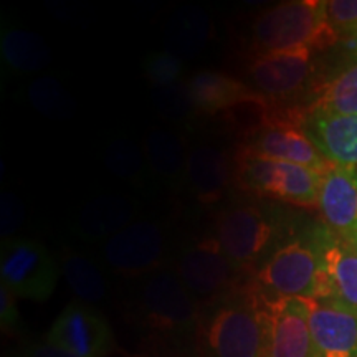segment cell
<instances>
[{
  "label": "cell",
  "instance_id": "11",
  "mask_svg": "<svg viewBox=\"0 0 357 357\" xmlns=\"http://www.w3.org/2000/svg\"><path fill=\"white\" fill-rule=\"evenodd\" d=\"M312 73V48L258 55L248 68L252 88L265 100L296 95Z\"/></svg>",
  "mask_w": 357,
  "mask_h": 357
},
{
  "label": "cell",
  "instance_id": "20",
  "mask_svg": "<svg viewBox=\"0 0 357 357\" xmlns=\"http://www.w3.org/2000/svg\"><path fill=\"white\" fill-rule=\"evenodd\" d=\"M197 113H220L247 102H265V98L240 79L217 71H199L185 79Z\"/></svg>",
  "mask_w": 357,
  "mask_h": 357
},
{
  "label": "cell",
  "instance_id": "23",
  "mask_svg": "<svg viewBox=\"0 0 357 357\" xmlns=\"http://www.w3.org/2000/svg\"><path fill=\"white\" fill-rule=\"evenodd\" d=\"M211 37V19L197 7H185L176 12L166 26V50L177 56L197 53Z\"/></svg>",
  "mask_w": 357,
  "mask_h": 357
},
{
  "label": "cell",
  "instance_id": "5",
  "mask_svg": "<svg viewBox=\"0 0 357 357\" xmlns=\"http://www.w3.org/2000/svg\"><path fill=\"white\" fill-rule=\"evenodd\" d=\"M235 177L243 189L257 195L294 205H318L323 172L242 147L235 159Z\"/></svg>",
  "mask_w": 357,
  "mask_h": 357
},
{
  "label": "cell",
  "instance_id": "29",
  "mask_svg": "<svg viewBox=\"0 0 357 357\" xmlns=\"http://www.w3.org/2000/svg\"><path fill=\"white\" fill-rule=\"evenodd\" d=\"M153 102L160 114L166 116L167 119H172V121L185 119L192 113H197L185 82L166 88H155L153 91Z\"/></svg>",
  "mask_w": 357,
  "mask_h": 357
},
{
  "label": "cell",
  "instance_id": "33",
  "mask_svg": "<svg viewBox=\"0 0 357 357\" xmlns=\"http://www.w3.org/2000/svg\"><path fill=\"white\" fill-rule=\"evenodd\" d=\"M19 357H75L68 354V352L60 349V347L50 344L45 339L40 342H32V344L25 346L24 349L19 352Z\"/></svg>",
  "mask_w": 357,
  "mask_h": 357
},
{
  "label": "cell",
  "instance_id": "31",
  "mask_svg": "<svg viewBox=\"0 0 357 357\" xmlns=\"http://www.w3.org/2000/svg\"><path fill=\"white\" fill-rule=\"evenodd\" d=\"M25 212L20 199L12 192H2L0 197V231L3 240L13 238V234L19 230L24 222Z\"/></svg>",
  "mask_w": 357,
  "mask_h": 357
},
{
  "label": "cell",
  "instance_id": "32",
  "mask_svg": "<svg viewBox=\"0 0 357 357\" xmlns=\"http://www.w3.org/2000/svg\"><path fill=\"white\" fill-rule=\"evenodd\" d=\"M0 323L6 333L20 328V312L17 307V296L7 287H0Z\"/></svg>",
  "mask_w": 357,
  "mask_h": 357
},
{
  "label": "cell",
  "instance_id": "24",
  "mask_svg": "<svg viewBox=\"0 0 357 357\" xmlns=\"http://www.w3.org/2000/svg\"><path fill=\"white\" fill-rule=\"evenodd\" d=\"M60 268L65 281L79 303L93 306L105 300L108 293L105 276L89 258L70 253L61 260Z\"/></svg>",
  "mask_w": 357,
  "mask_h": 357
},
{
  "label": "cell",
  "instance_id": "17",
  "mask_svg": "<svg viewBox=\"0 0 357 357\" xmlns=\"http://www.w3.org/2000/svg\"><path fill=\"white\" fill-rule=\"evenodd\" d=\"M319 245L329 298L357 312V250L328 227L312 230Z\"/></svg>",
  "mask_w": 357,
  "mask_h": 357
},
{
  "label": "cell",
  "instance_id": "28",
  "mask_svg": "<svg viewBox=\"0 0 357 357\" xmlns=\"http://www.w3.org/2000/svg\"><path fill=\"white\" fill-rule=\"evenodd\" d=\"M144 73L154 88H166L181 83L184 60L169 50H155L144 58Z\"/></svg>",
  "mask_w": 357,
  "mask_h": 357
},
{
  "label": "cell",
  "instance_id": "19",
  "mask_svg": "<svg viewBox=\"0 0 357 357\" xmlns=\"http://www.w3.org/2000/svg\"><path fill=\"white\" fill-rule=\"evenodd\" d=\"M231 182V162L225 151L212 144H195L187 154L185 184L204 205L217 204Z\"/></svg>",
  "mask_w": 357,
  "mask_h": 357
},
{
  "label": "cell",
  "instance_id": "13",
  "mask_svg": "<svg viewBox=\"0 0 357 357\" xmlns=\"http://www.w3.org/2000/svg\"><path fill=\"white\" fill-rule=\"evenodd\" d=\"M266 357H312V341L305 300H266Z\"/></svg>",
  "mask_w": 357,
  "mask_h": 357
},
{
  "label": "cell",
  "instance_id": "18",
  "mask_svg": "<svg viewBox=\"0 0 357 357\" xmlns=\"http://www.w3.org/2000/svg\"><path fill=\"white\" fill-rule=\"evenodd\" d=\"M136 213V200L116 192H105L82 205L75 218V231L88 242H106L118 231L131 225Z\"/></svg>",
  "mask_w": 357,
  "mask_h": 357
},
{
  "label": "cell",
  "instance_id": "7",
  "mask_svg": "<svg viewBox=\"0 0 357 357\" xmlns=\"http://www.w3.org/2000/svg\"><path fill=\"white\" fill-rule=\"evenodd\" d=\"M243 268L227 257L215 236L200 240L182 252L177 261V276L202 306L234 294Z\"/></svg>",
  "mask_w": 357,
  "mask_h": 357
},
{
  "label": "cell",
  "instance_id": "4",
  "mask_svg": "<svg viewBox=\"0 0 357 357\" xmlns=\"http://www.w3.org/2000/svg\"><path fill=\"white\" fill-rule=\"evenodd\" d=\"M141 324L166 339L197 336L200 305L176 271L158 270L147 275L137 293Z\"/></svg>",
  "mask_w": 357,
  "mask_h": 357
},
{
  "label": "cell",
  "instance_id": "30",
  "mask_svg": "<svg viewBox=\"0 0 357 357\" xmlns=\"http://www.w3.org/2000/svg\"><path fill=\"white\" fill-rule=\"evenodd\" d=\"M324 7L329 25L336 33L347 37L357 29V0H328Z\"/></svg>",
  "mask_w": 357,
  "mask_h": 357
},
{
  "label": "cell",
  "instance_id": "25",
  "mask_svg": "<svg viewBox=\"0 0 357 357\" xmlns=\"http://www.w3.org/2000/svg\"><path fill=\"white\" fill-rule=\"evenodd\" d=\"M105 166L116 178L139 185L147 176V162L142 146L128 136H114L106 142Z\"/></svg>",
  "mask_w": 357,
  "mask_h": 357
},
{
  "label": "cell",
  "instance_id": "2",
  "mask_svg": "<svg viewBox=\"0 0 357 357\" xmlns=\"http://www.w3.org/2000/svg\"><path fill=\"white\" fill-rule=\"evenodd\" d=\"M324 2L289 0L258 13L252 24V48L258 55L296 48H323L336 42Z\"/></svg>",
  "mask_w": 357,
  "mask_h": 357
},
{
  "label": "cell",
  "instance_id": "36",
  "mask_svg": "<svg viewBox=\"0 0 357 357\" xmlns=\"http://www.w3.org/2000/svg\"><path fill=\"white\" fill-rule=\"evenodd\" d=\"M347 243H349V245H352V247H354V248L357 250V236H356V238H352V240H351V242H347Z\"/></svg>",
  "mask_w": 357,
  "mask_h": 357
},
{
  "label": "cell",
  "instance_id": "27",
  "mask_svg": "<svg viewBox=\"0 0 357 357\" xmlns=\"http://www.w3.org/2000/svg\"><path fill=\"white\" fill-rule=\"evenodd\" d=\"M29 100L33 108L52 119L70 118L75 111V101L70 93L55 78L42 77L30 83Z\"/></svg>",
  "mask_w": 357,
  "mask_h": 357
},
{
  "label": "cell",
  "instance_id": "16",
  "mask_svg": "<svg viewBox=\"0 0 357 357\" xmlns=\"http://www.w3.org/2000/svg\"><path fill=\"white\" fill-rule=\"evenodd\" d=\"M318 208L326 227L351 242L357 236V169L331 166L321 178Z\"/></svg>",
  "mask_w": 357,
  "mask_h": 357
},
{
  "label": "cell",
  "instance_id": "34",
  "mask_svg": "<svg viewBox=\"0 0 357 357\" xmlns=\"http://www.w3.org/2000/svg\"><path fill=\"white\" fill-rule=\"evenodd\" d=\"M346 47L349 48V50L354 53V56L357 58V29L352 30V32L347 35V42H346Z\"/></svg>",
  "mask_w": 357,
  "mask_h": 357
},
{
  "label": "cell",
  "instance_id": "3",
  "mask_svg": "<svg viewBox=\"0 0 357 357\" xmlns=\"http://www.w3.org/2000/svg\"><path fill=\"white\" fill-rule=\"evenodd\" d=\"M257 291L266 300L329 298L319 245L314 234L288 242L258 268Z\"/></svg>",
  "mask_w": 357,
  "mask_h": 357
},
{
  "label": "cell",
  "instance_id": "10",
  "mask_svg": "<svg viewBox=\"0 0 357 357\" xmlns=\"http://www.w3.org/2000/svg\"><path fill=\"white\" fill-rule=\"evenodd\" d=\"M45 339L75 357H106L116 344L108 319L79 301L70 303L60 312Z\"/></svg>",
  "mask_w": 357,
  "mask_h": 357
},
{
  "label": "cell",
  "instance_id": "14",
  "mask_svg": "<svg viewBox=\"0 0 357 357\" xmlns=\"http://www.w3.org/2000/svg\"><path fill=\"white\" fill-rule=\"evenodd\" d=\"M301 129L331 166L357 169V114L310 108Z\"/></svg>",
  "mask_w": 357,
  "mask_h": 357
},
{
  "label": "cell",
  "instance_id": "9",
  "mask_svg": "<svg viewBox=\"0 0 357 357\" xmlns=\"http://www.w3.org/2000/svg\"><path fill=\"white\" fill-rule=\"evenodd\" d=\"M166 235L153 220H134L102 243V261L119 275L141 276L160 270L166 257Z\"/></svg>",
  "mask_w": 357,
  "mask_h": 357
},
{
  "label": "cell",
  "instance_id": "8",
  "mask_svg": "<svg viewBox=\"0 0 357 357\" xmlns=\"http://www.w3.org/2000/svg\"><path fill=\"white\" fill-rule=\"evenodd\" d=\"M276 234V225L261 207L236 204L220 213L215 240L235 265L248 268L260 260Z\"/></svg>",
  "mask_w": 357,
  "mask_h": 357
},
{
  "label": "cell",
  "instance_id": "12",
  "mask_svg": "<svg viewBox=\"0 0 357 357\" xmlns=\"http://www.w3.org/2000/svg\"><path fill=\"white\" fill-rule=\"evenodd\" d=\"M305 301L312 357H357V312L333 298Z\"/></svg>",
  "mask_w": 357,
  "mask_h": 357
},
{
  "label": "cell",
  "instance_id": "26",
  "mask_svg": "<svg viewBox=\"0 0 357 357\" xmlns=\"http://www.w3.org/2000/svg\"><path fill=\"white\" fill-rule=\"evenodd\" d=\"M311 108L337 114H357V61L319 88Z\"/></svg>",
  "mask_w": 357,
  "mask_h": 357
},
{
  "label": "cell",
  "instance_id": "21",
  "mask_svg": "<svg viewBox=\"0 0 357 357\" xmlns=\"http://www.w3.org/2000/svg\"><path fill=\"white\" fill-rule=\"evenodd\" d=\"M149 171L171 189L185 184L187 154L184 142L176 132L164 128H153L142 141Z\"/></svg>",
  "mask_w": 357,
  "mask_h": 357
},
{
  "label": "cell",
  "instance_id": "35",
  "mask_svg": "<svg viewBox=\"0 0 357 357\" xmlns=\"http://www.w3.org/2000/svg\"><path fill=\"white\" fill-rule=\"evenodd\" d=\"M159 357H204L199 351L195 352H176V354H166V356H159Z\"/></svg>",
  "mask_w": 357,
  "mask_h": 357
},
{
  "label": "cell",
  "instance_id": "1",
  "mask_svg": "<svg viewBox=\"0 0 357 357\" xmlns=\"http://www.w3.org/2000/svg\"><path fill=\"white\" fill-rule=\"evenodd\" d=\"M195 341L204 357H266L265 298L252 289L200 307Z\"/></svg>",
  "mask_w": 357,
  "mask_h": 357
},
{
  "label": "cell",
  "instance_id": "22",
  "mask_svg": "<svg viewBox=\"0 0 357 357\" xmlns=\"http://www.w3.org/2000/svg\"><path fill=\"white\" fill-rule=\"evenodd\" d=\"M0 53L3 61L19 73H37L52 61V50L43 37L20 29L3 30Z\"/></svg>",
  "mask_w": 357,
  "mask_h": 357
},
{
  "label": "cell",
  "instance_id": "15",
  "mask_svg": "<svg viewBox=\"0 0 357 357\" xmlns=\"http://www.w3.org/2000/svg\"><path fill=\"white\" fill-rule=\"evenodd\" d=\"M245 149L265 155L270 159L287 160V162L301 164V166L324 172L331 164L316 149L301 126L291 124H263L253 129L245 137Z\"/></svg>",
  "mask_w": 357,
  "mask_h": 357
},
{
  "label": "cell",
  "instance_id": "6",
  "mask_svg": "<svg viewBox=\"0 0 357 357\" xmlns=\"http://www.w3.org/2000/svg\"><path fill=\"white\" fill-rule=\"evenodd\" d=\"M61 268L42 243L30 238L3 240L0 280L17 298L47 301L55 291Z\"/></svg>",
  "mask_w": 357,
  "mask_h": 357
}]
</instances>
